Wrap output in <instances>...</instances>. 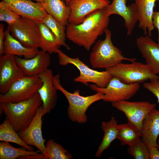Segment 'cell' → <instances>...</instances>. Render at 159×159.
Segmentation results:
<instances>
[{"label":"cell","instance_id":"cell-1","mask_svg":"<svg viewBox=\"0 0 159 159\" xmlns=\"http://www.w3.org/2000/svg\"><path fill=\"white\" fill-rule=\"evenodd\" d=\"M110 16L106 8L94 11L88 14L78 24L68 23L66 35L69 40L89 51L109 25Z\"/></svg>","mask_w":159,"mask_h":159},{"label":"cell","instance_id":"cell-2","mask_svg":"<svg viewBox=\"0 0 159 159\" xmlns=\"http://www.w3.org/2000/svg\"><path fill=\"white\" fill-rule=\"evenodd\" d=\"M103 40L96 41L92 48L89 57L90 64L93 68L107 69L113 67L124 60L131 62L136 61L135 58L124 57L122 52L114 46L112 41V32L107 28L105 31Z\"/></svg>","mask_w":159,"mask_h":159},{"label":"cell","instance_id":"cell-3","mask_svg":"<svg viewBox=\"0 0 159 159\" xmlns=\"http://www.w3.org/2000/svg\"><path fill=\"white\" fill-rule=\"evenodd\" d=\"M42 105L37 92L34 97L16 102L0 103L3 112L17 133L26 128Z\"/></svg>","mask_w":159,"mask_h":159},{"label":"cell","instance_id":"cell-4","mask_svg":"<svg viewBox=\"0 0 159 159\" xmlns=\"http://www.w3.org/2000/svg\"><path fill=\"white\" fill-rule=\"evenodd\" d=\"M53 82L58 90L60 91L67 98L69 104L68 116L73 122L80 124L87 122V117L86 113L88 108L95 102L103 100L104 98V94L100 92L86 96L80 95L78 90H75L73 93L69 92L61 85L59 74L54 76Z\"/></svg>","mask_w":159,"mask_h":159},{"label":"cell","instance_id":"cell-5","mask_svg":"<svg viewBox=\"0 0 159 159\" xmlns=\"http://www.w3.org/2000/svg\"><path fill=\"white\" fill-rule=\"evenodd\" d=\"M57 53L59 58V64L61 66L72 64L79 69V75L73 80L76 82H80L86 85L91 82L100 88L106 87L112 77L107 70L98 71L90 68L78 57L73 58L69 57L59 49Z\"/></svg>","mask_w":159,"mask_h":159},{"label":"cell","instance_id":"cell-6","mask_svg":"<svg viewBox=\"0 0 159 159\" xmlns=\"http://www.w3.org/2000/svg\"><path fill=\"white\" fill-rule=\"evenodd\" d=\"M130 64L122 62L106 69L112 77L127 84L142 83L159 77L154 74L148 66L136 61Z\"/></svg>","mask_w":159,"mask_h":159},{"label":"cell","instance_id":"cell-7","mask_svg":"<svg viewBox=\"0 0 159 159\" xmlns=\"http://www.w3.org/2000/svg\"><path fill=\"white\" fill-rule=\"evenodd\" d=\"M39 75L24 76L10 86L7 92L0 94V103L16 102L34 97L42 85Z\"/></svg>","mask_w":159,"mask_h":159},{"label":"cell","instance_id":"cell-8","mask_svg":"<svg viewBox=\"0 0 159 159\" xmlns=\"http://www.w3.org/2000/svg\"><path fill=\"white\" fill-rule=\"evenodd\" d=\"M90 89L96 92L104 95L102 100L106 102H112L122 100H127L133 97L139 90V83L127 84L121 81L118 78L112 77L105 88H100L96 85L90 84Z\"/></svg>","mask_w":159,"mask_h":159},{"label":"cell","instance_id":"cell-9","mask_svg":"<svg viewBox=\"0 0 159 159\" xmlns=\"http://www.w3.org/2000/svg\"><path fill=\"white\" fill-rule=\"evenodd\" d=\"M7 29L11 36L24 47L35 49L39 48L37 22L34 20L21 17L14 23L8 25Z\"/></svg>","mask_w":159,"mask_h":159},{"label":"cell","instance_id":"cell-10","mask_svg":"<svg viewBox=\"0 0 159 159\" xmlns=\"http://www.w3.org/2000/svg\"><path fill=\"white\" fill-rule=\"evenodd\" d=\"M112 106L122 112L128 122L140 131L143 122L156 107L155 103L148 101L130 102L122 100L111 103Z\"/></svg>","mask_w":159,"mask_h":159},{"label":"cell","instance_id":"cell-11","mask_svg":"<svg viewBox=\"0 0 159 159\" xmlns=\"http://www.w3.org/2000/svg\"><path fill=\"white\" fill-rule=\"evenodd\" d=\"M14 57L10 54L0 56V94L5 93L13 84L25 76Z\"/></svg>","mask_w":159,"mask_h":159},{"label":"cell","instance_id":"cell-12","mask_svg":"<svg viewBox=\"0 0 159 159\" xmlns=\"http://www.w3.org/2000/svg\"><path fill=\"white\" fill-rule=\"evenodd\" d=\"M42 105L28 126L17 133L21 139L26 145L35 146L42 153L45 155V140L43 137L42 129Z\"/></svg>","mask_w":159,"mask_h":159},{"label":"cell","instance_id":"cell-13","mask_svg":"<svg viewBox=\"0 0 159 159\" xmlns=\"http://www.w3.org/2000/svg\"><path fill=\"white\" fill-rule=\"evenodd\" d=\"M110 4L109 0H71L68 5L71 10L68 23L79 24L89 14L106 8Z\"/></svg>","mask_w":159,"mask_h":159},{"label":"cell","instance_id":"cell-14","mask_svg":"<svg viewBox=\"0 0 159 159\" xmlns=\"http://www.w3.org/2000/svg\"><path fill=\"white\" fill-rule=\"evenodd\" d=\"M39 76L43 82L38 93L42 102V116L49 113L56 106L58 100L57 91L53 82L52 70L48 68Z\"/></svg>","mask_w":159,"mask_h":159},{"label":"cell","instance_id":"cell-15","mask_svg":"<svg viewBox=\"0 0 159 159\" xmlns=\"http://www.w3.org/2000/svg\"><path fill=\"white\" fill-rule=\"evenodd\" d=\"M12 11L21 17L42 22L48 14L42 4L30 0H2Z\"/></svg>","mask_w":159,"mask_h":159},{"label":"cell","instance_id":"cell-16","mask_svg":"<svg viewBox=\"0 0 159 159\" xmlns=\"http://www.w3.org/2000/svg\"><path fill=\"white\" fill-rule=\"evenodd\" d=\"M50 54L42 50H39L37 55L30 59L22 58L15 56V60L25 76L39 75L50 66L51 59Z\"/></svg>","mask_w":159,"mask_h":159},{"label":"cell","instance_id":"cell-17","mask_svg":"<svg viewBox=\"0 0 159 159\" xmlns=\"http://www.w3.org/2000/svg\"><path fill=\"white\" fill-rule=\"evenodd\" d=\"M106 11L109 16L112 14L121 16L124 21L127 35H131L138 22V14L134 3L127 6L126 0H113L106 7Z\"/></svg>","mask_w":159,"mask_h":159},{"label":"cell","instance_id":"cell-18","mask_svg":"<svg viewBox=\"0 0 159 159\" xmlns=\"http://www.w3.org/2000/svg\"><path fill=\"white\" fill-rule=\"evenodd\" d=\"M138 48L146 64L155 74L159 73V43L147 35L141 36L136 40Z\"/></svg>","mask_w":159,"mask_h":159},{"label":"cell","instance_id":"cell-19","mask_svg":"<svg viewBox=\"0 0 159 159\" xmlns=\"http://www.w3.org/2000/svg\"><path fill=\"white\" fill-rule=\"evenodd\" d=\"M142 140L149 150L157 146L159 135V110L153 109L143 120L140 130Z\"/></svg>","mask_w":159,"mask_h":159},{"label":"cell","instance_id":"cell-20","mask_svg":"<svg viewBox=\"0 0 159 159\" xmlns=\"http://www.w3.org/2000/svg\"><path fill=\"white\" fill-rule=\"evenodd\" d=\"M159 0H135L138 17V27L145 35L151 37L154 28L152 21L154 8L157 1Z\"/></svg>","mask_w":159,"mask_h":159},{"label":"cell","instance_id":"cell-21","mask_svg":"<svg viewBox=\"0 0 159 159\" xmlns=\"http://www.w3.org/2000/svg\"><path fill=\"white\" fill-rule=\"evenodd\" d=\"M4 54L23 56L28 59L33 57L38 52V49L29 48L23 46L11 36L8 29L4 31Z\"/></svg>","mask_w":159,"mask_h":159},{"label":"cell","instance_id":"cell-22","mask_svg":"<svg viewBox=\"0 0 159 159\" xmlns=\"http://www.w3.org/2000/svg\"><path fill=\"white\" fill-rule=\"evenodd\" d=\"M37 29L39 39V48L49 54L56 53L62 46L45 24L42 22L37 23Z\"/></svg>","mask_w":159,"mask_h":159},{"label":"cell","instance_id":"cell-23","mask_svg":"<svg viewBox=\"0 0 159 159\" xmlns=\"http://www.w3.org/2000/svg\"><path fill=\"white\" fill-rule=\"evenodd\" d=\"M42 4L48 14L61 24L67 26L71 10L64 2L62 0H44Z\"/></svg>","mask_w":159,"mask_h":159},{"label":"cell","instance_id":"cell-24","mask_svg":"<svg viewBox=\"0 0 159 159\" xmlns=\"http://www.w3.org/2000/svg\"><path fill=\"white\" fill-rule=\"evenodd\" d=\"M118 125L114 117H112L108 122H102L101 129L104 132V135L95 154L96 157H100L103 152L110 146L114 140L117 139Z\"/></svg>","mask_w":159,"mask_h":159},{"label":"cell","instance_id":"cell-25","mask_svg":"<svg viewBox=\"0 0 159 159\" xmlns=\"http://www.w3.org/2000/svg\"><path fill=\"white\" fill-rule=\"evenodd\" d=\"M0 140L15 143L29 150H34L33 147L26 145L21 139L6 117L0 125Z\"/></svg>","mask_w":159,"mask_h":159},{"label":"cell","instance_id":"cell-26","mask_svg":"<svg viewBox=\"0 0 159 159\" xmlns=\"http://www.w3.org/2000/svg\"><path fill=\"white\" fill-rule=\"evenodd\" d=\"M140 137V131L131 124L128 122L118 125L117 139L120 140L122 145L130 146L139 139Z\"/></svg>","mask_w":159,"mask_h":159},{"label":"cell","instance_id":"cell-27","mask_svg":"<svg viewBox=\"0 0 159 159\" xmlns=\"http://www.w3.org/2000/svg\"><path fill=\"white\" fill-rule=\"evenodd\" d=\"M39 151L29 150L24 148H16L9 142L1 141L0 143V159H16L22 156L39 154Z\"/></svg>","mask_w":159,"mask_h":159},{"label":"cell","instance_id":"cell-28","mask_svg":"<svg viewBox=\"0 0 159 159\" xmlns=\"http://www.w3.org/2000/svg\"><path fill=\"white\" fill-rule=\"evenodd\" d=\"M42 22L48 27L62 46L65 47L68 50L70 49L66 42V27L65 26L60 24L48 14Z\"/></svg>","mask_w":159,"mask_h":159},{"label":"cell","instance_id":"cell-29","mask_svg":"<svg viewBox=\"0 0 159 159\" xmlns=\"http://www.w3.org/2000/svg\"><path fill=\"white\" fill-rule=\"evenodd\" d=\"M47 159H71L72 155L61 145L49 139L45 145Z\"/></svg>","mask_w":159,"mask_h":159},{"label":"cell","instance_id":"cell-30","mask_svg":"<svg viewBox=\"0 0 159 159\" xmlns=\"http://www.w3.org/2000/svg\"><path fill=\"white\" fill-rule=\"evenodd\" d=\"M128 153L135 159H149V150L145 143L140 139L129 146Z\"/></svg>","mask_w":159,"mask_h":159},{"label":"cell","instance_id":"cell-31","mask_svg":"<svg viewBox=\"0 0 159 159\" xmlns=\"http://www.w3.org/2000/svg\"><path fill=\"white\" fill-rule=\"evenodd\" d=\"M21 16L10 9L3 1L0 2V21L6 22L8 25L16 22Z\"/></svg>","mask_w":159,"mask_h":159},{"label":"cell","instance_id":"cell-32","mask_svg":"<svg viewBox=\"0 0 159 159\" xmlns=\"http://www.w3.org/2000/svg\"><path fill=\"white\" fill-rule=\"evenodd\" d=\"M143 87L151 92L157 99L159 103V79L155 78L150 80V82H145L143 85Z\"/></svg>","mask_w":159,"mask_h":159},{"label":"cell","instance_id":"cell-33","mask_svg":"<svg viewBox=\"0 0 159 159\" xmlns=\"http://www.w3.org/2000/svg\"><path fill=\"white\" fill-rule=\"evenodd\" d=\"M4 25L1 23L0 24V56L4 54V42L5 39Z\"/></svg>","mask_w":159,"mask_h":159},{"label":"cell","instance_id":"cell-34","mask_svg":"<svg viewBox=\"0 0 159 159\" xmlns=\"http://www.w3.org/2000/svg\"><path fill=\"white\" fill-rule=\"evenodd\" d=\"M152 21L154 28H156L158 30L157 41L158 43H159V11L154 12L152 17Z\"/></svg>","mask_w":159,"mask_h":159},{"label":"cell","instance_id":"cell-35","mask_svg":"<svg viewBox=\"0 0 159 159\" xmlns=\"http://www.w3.org/2000/svg\"><path fill=\"white\" fill-rule=\"evenodd\" d=\"M149 150V159H159V150L157 146L152 147Z\"/></svg>","mask_w":159,"mask_h":159},{"label":"cell","instance_id":"cell-36","mask_svg":"<svg viewBox=\"0 0 159 159\" xmlns=\"http://www.w3.org/2000/svg\"><path fill=\"white\" fill-rule=\"evenodd\" d=\"M20 159H47L45 155L42 153L36 155H30L20 157L18 158Z\"/></svg>","mask_w":159,"mask_h":159},{"label":"cell","instance_id":"cell-37","mask_svg":"<svg viewBox=\"0 0 159 159\" xmlns=\"http://www.w3.org/2000/svg\"><path fill=\"white\" fill-rule=\"evenodd\" d=\"M66 4L67 6H68L69 2L71 0H62Z\"/></svg>","mask_w":159,"mask_h":159},{"label":"cell","instance_id":"cell-38","mask_svg":"<svg viewBox=\"0 0 159 159\" xmlns=\"http://www.w3.org/2000/svg\"><path fill=\"white\" fill-rule=\"evenodd\" d=\"M157 147L159 150V139H158L157 140Z\"/></svg>","mask_w":159,"mask_h":159},{"label":"cell","instance_id":"cell-39","mask_svg":"<svg viewBox=\"0 0 159 159\" xmlns=\"http://www.w3.org/2000/svg\"><path fill=\"white\" fill-rule=\"evenodd\" d=\"M37 1V2H39L41 3H43L44 0H34Z\"/></svg>","mask_w":159,"mask_h":159}]
</instances>
